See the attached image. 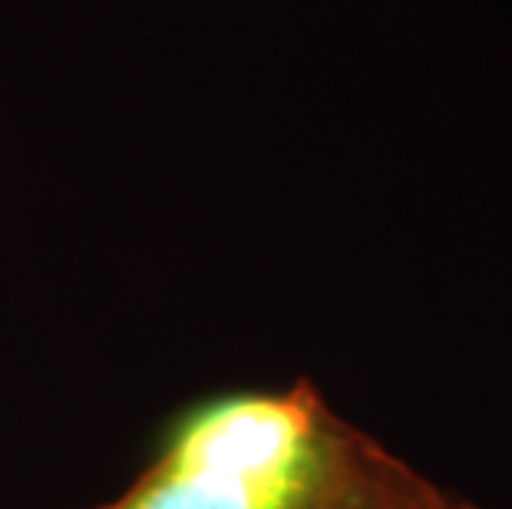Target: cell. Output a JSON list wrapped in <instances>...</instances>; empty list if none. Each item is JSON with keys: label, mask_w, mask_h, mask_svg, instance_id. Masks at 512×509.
I'll use <instances>...</instances> for the list:
<instances>
[{"label": "cell", "mask_w": 512, "mask_h": 509, "mask_svg": "<svg viewBox=\"0 0 512 509\" xmlns=\"http://www.w3.org/2000/svg\"><path fill=\"white\" fill-rule=\"evenodd\" d=\"M410 467L311 381L199 400L100 509H354Z\"/></svg>", "instance_id": "obj_1"}, {"label": "cell", "mask_w": 512, "mask_h": 509, "mask_svg": "<svg viewBox=\"0 0 512 509\" xmlns=\"http://www.w3.org/2000/svg\"><path fill=\"white\" fill-rule=\"evenodd\" d=\"M450 503L453 496H446L440 486H433L427 476H420L410 467L387 490H380L377 496H370L367 503L354 509H450Z\"/></svg>", "instance_id": "obj_2"}, {"label": "cell", "mask_w": 512, "mask_h": 509, "mask_svg": "<svg viewBox=\"0 0 512 509\" xmlns=\"http://www.w3.org/2000/svg\"><path fill=\"white\" fill-rule=\"evenodd\" d=\"M450 509H476V506H470V503H460V500H453V503H450Z\"/></svg>", "instance_id": "obj_3"}]
</instances>
